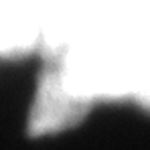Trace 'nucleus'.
<instances>
[{
	"label": "nucleus",
	"instance_id": "nucleus-1",
	"mask_svg": "<svg viewBox=\"0 0 150 150\" xmlns=\"http://www.w3.org/2000/svg\"><path fill=\"white\" fill-rule=\"evenodd\" d=\"M87 110L89 108L77 101L63 87L57 69L49 65V69L43 73L39 81V89L35 96L30 120H28L30 134L45 136V134H55L65 128L77 126L81 118L87 114Z\"/></svg>",
	"mask_w": 150,
	"mask_h": 150
},
{
	"label": "nucleus",
	"instance_id": "nucleus-2",
	"mask_svg": "<svg viewBox=\"0 0 150 150\" xmlns=\"http://www.w3.org/2000/svg\"><path fill=\"white\" fill-rule=\"evenodd\" d=\"M134 35V33H132ZM138 43V75H136V87H134V98L150 108V37H136Z\"/></svg>",
	"mask_w": 150,
	"mask_h": 150
}]
</instances>
